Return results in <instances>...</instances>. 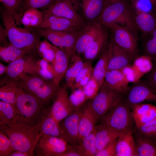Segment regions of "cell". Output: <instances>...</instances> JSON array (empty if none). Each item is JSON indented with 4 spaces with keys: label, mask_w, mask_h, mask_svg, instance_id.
<instances>
[{
    "label": "cell",
    "mask_w": 156,
    "mask_h": 156,
    "mask_svg": "<svg viewBox=\"0 0 156 156\" xmlns=\"http://www.w3.org/2000/svg\"><path fill=\"white\" fill-rule=\"evenodd\" d=\"M93 68L92 62L85 61L83 67L77 76L71 88L72 91L77 89H83L92 77Z\"/></svg>",
    "instance_id": "74e56055"
},
{
    "label": "cell",
    "mask_w": 156,
    "mask_h": 156,
    "mask_svg": "<svg viewBox=\"0 0 156 156\" xmlns=\"http://www.w3.org/2000/svg\"><path fill=\"white\" fill-rule=\"evenodd\" d=\"M75 145L81 156H95L97 152L95 136L93 131L80 143Z\"/></svg>",
    "instance_id": "e575fe53"
},
{
    "label": "cell",
    "mask_w": 156,
    "mask_h": 156,
    "mask_svg": "<svg viewBox=\"0 0 156 156\" xmlns=\"http://www.w3.org/2000/svg\"><path fill=\"white\" fill-rule=\"evenodd\" d=\"M135 126H140L156 119V105L143 103L130 107Z\"/></svg>",
    "instance_id": "44dd1931"
},
{
    "label": "cell",
    "mask_w": 156,
    "mask_h": 156,
    "mask_svg": "<svg viewBox=\"0 0 156 156\" xmlns=\"http://www.w3.org/2000/svg\"><path fill=\"white\" fill-rule=\"evenodd\" d=\"M125 95L110 88L104 82L96 96L88 102L98 122L114 104Z\"/></svg>",
    "instance_id": "52a82bcc"
},
{
    "label": "cell",
    "mask_w": 156,
    "mask_h": 156,
    "mask_svg": "<svg viewBox=\"0 0 156 156\" xmlns=\"http://www.w3.org/2000/svg\"><path fill=\"white\" fill-rule=\"evenodd\" d=\"M150 1L154 5L156 9V0H148Z\"/></svg>",
    "instance_id": "db71d44e"
},
{
    "label": "cell",
    "mask_w": 156,
    "mask_h": 156,
    "mask_svg": "<svg viewBox=\"0 0 156 156\" xmlns=\"http://www.w3.org/2000/svg\"><path fill=\"white\" fill-rule=\"evenodd\" d=\"M133 132L156 145V119L140 126L135 125Z\"/></svg>",
    "instance_id": "8d00e7d4"
},
{
    "label": "cell",
    "mask_w": 156,
    "mask_h": 156,
    "mask_svg": "<svg viewBox=\"0 0 156 156\" xmlns=\"http://www.w3.org/2000/svg\"><path fill=\"white\" fill-rule=\"evenodd\" d=\"M137 156H156V145L133 133Z\"/></svg>",
    "instance_id": "d6a6232c"
},
{
    "label": "cell",
    "mask_w": 156,
    "mask_h": 156,
    "mask_svg": "<svg viewBox=\"0 0 156 156\" xmlns=\"http://www.w3.org/2000/svg\"><path fill=\"white\" fill-rule=\"evenodd\" d=\"M55 0H24V11L30 8L46 10L51 6Z\"/></svg>",
    "instance_id": "bcb514c9"
},
{
    "label": "cell",
    "mask_w": 156,
    "mask_h": 156,
    "mask_svg": "<svg viewBox=\"0 0 156 156\" xmlns=\"http://www.w3.org/2000/svg\"><path fill=\"white\" fill-rule=\"evenodd\" d=\"M14 105L16 114V122L31 125L40 123L48 108L21 87L17 94Z\"/></svg>",
    "instance_id": "277c9868"
},
{
    "label": "cell",
    "mask_w": 156,
    "mask_h": 156,
    "mask_svg": "<svg viewBox=\"0 0 156 156\" xmlns=\"http://www.w3.org/2000/svg\"><path fill=\"white\" fill-rule=\"evenodd\" d=\"M28 54H31L27 51L17 48L10 44L6 45L0 46V47L1 60L9 64Z\"/></svg>",
    "instance_id": "1f68e13d"
},
{
    "label": "cell",
    "mask_w": 156,
    "mask_h": 156,
    "mask_svg": "<svg viewBox=\"0 0 156 156\" xmlns=\"http://www.w3.org/2000/svg\"><path fill=\"white\" fill-rule=\"evenodd\" d=\"M45 10L54 15L69 20L83 27L86 25L79 13L77 0H55Z\"/></svg>",
    "instance_id": "30bf717a"
},
{
    "label": "cell",
    "mask_w": 156,
    "mask_h": 156,
    "mask_svg": "<svg viewBox=\"0 0 156 156\" xmlns=\"http://www.w3.org/2000/svg\"><path fill=\"white\" fill-rule=\"evenodd\" d=\"M60 156H81L77 150L75 145L69 144L67 150Z\"/></svg>",
    "instance_id": "681fc988"
},
{
    "label": "cell",
    "mask_w": 156,
    "mask_h": 156,
    "mask_svg": "<svg viewBox=\"0 0 156 156\" xmlns=\"http://www.w3.org/2000/svg\"><path fill=\"white\" fill-rule=\"evenodd\" d=\"M98 21L87 24L80 32L75 47L76 53L81 56L105 30Z\"/></svg>",
    "instance_id": "9a60e30c"
},
{
    "label": "cell",
    "mask_w": 156,
    "mask_h": 156,
    "mask_svg": "<svg viewBox=\"0 0 156 156\" xmlns=\"http://www.w3.org/2000/svg\"><path fill=\"white\" fill-rule=\"evenodd\" d=\"M16 122V114L14 105L0 101V127Z\"/></svg>",
    "instance_id": "f35d334b"
},
{
    "label": "cell",
    "mask_w": 156,
    "mask_h": 156,
    "mask_svg": "<svg viewBox=\"0 0 156 156\" xmlns=\"http://www.w3.org/2000/svg\"><path fill=\"white\" fill-rule=\"evenodd\" d=\"M68 145L62 138L42 135L40 137L35 145L34 156H60L67 150Z\"/></svg>",
    "instance_id": "9c48e42d"
},
{
    "label": "cell",
    "mask_w": 156,
    "mask_h": 156,
    "mask_svg": "<svg viewBox=\"0 0 156 156\" xmlns=\"http://www.w3.org/2000/svg\"><path fill=\"white\" fill-rule=\"evenodd\" d=\"M106 0H77L79 14L86 25L97 21Z\"/></svg>",
    "instance_id": "ac0fdd59"
},
{
    "label": "cell",
    "mask_w": 156,
    "mask_h": 156,
    "mask_svg": "<svg viewBox=\"0 0 156 156\" xmlns=\"http://www.w3.org/2000/svg\"><path fill=\"white\" fill-rule=\"evenodd\" d=\"M1 16L10 43L14 47L25 50L35 55L38 54L37 48L40 38L32 29L22 28L14 17L3 8Z\"/></svg>",
    "instance_id": "6da1fadb"
},
{
    "label": "cell",
    "mask_w": 156,
    "mask_h": 156,
    "mask_svg": "<svg viewBox=\"0 0 156 156\" xmlns=\"http://www.w3.org/2000/svg\"><path fill=\"white\" fill-rule=\"evenodd\" d=\"M43 14L38 9L30 8L25 10L20 20V24L27 28H35L42 21Z\"/></svg>",
    "instance_id": "836d02e7"
},
{
    "label": "cell",
    "mask_w": 156,
    "mask_h": 156,
    "mask_svg": "<svg viewBox=\"0 0 156 156\" xmlns=\"http://www.w3.org/2000/svg\"><path fill=\"white\" fill-rule=\"evenodd\" d=\"M0 83V100L14 105L21 87L19 79H12L7 76L1 79Z\"/></svg>",
    "instance_id": "7402d4cb"
},
{
    "label": "cell",
    "mask_w": 156,
    "mask_h": 156,
    "mask_svg": "<svg viewBox=\"0 0 156 156\" xmlns=\"http://www.w3.org/2000/svg\"><path fill=\"white\" fill-rule=\"evenodd\" d=\"M129 3L135 12H156L155 8L148 0H130Z\"/></svg>",
    "instance_id": "b9f144b4"
},
{
    "label": "cell",
    "mask_w": 156,
    "mask_h": 156,
    "mask_svg": "<svg viewBox=\"0 0 156 156\" xmlns=\"http://www.w3.org/2000/svg\"><path fill=\"white\" fill-rule=\"evenodd\" d=\"M11 156H29V155L25 153L16 150L12 154Z\"/></svg>",
    "instance_id": "816d5d0a"
},
{
    "label": "cell",
    "mask_w": 156,
    "mask_h": 156,
    "mask_svg": "<svg viewBox=\"0 0 156 156\" xmlns=\"http://www.w3.org/2000/svg\"><path fill=\"white\" fill-rule=\"evenodd\" d=\"M40 123L36 125L16 122L0 127V131L9 139L16 150L34 156L35 145L40 137Z\"/></svg>",
    "instance_id": "7a4b0ae2"
},
{
    "label": "cell",
    "mask_w": 156,
    "mask_h": 156,
    "mask_svg": "<svg viewBox=\"0 0 156 156\" xmlns=\"http://www.w3.org/2000/svg\"><path fill=\"white\" fill-rule=\"evenodd\" d=\"M108 70H120L131 65L133 60L125 50L112 40L108 43Z\"/></svg>",
    "instance_id": "e0dca14e"
},
{
    "label": "cell",
    "mask_w": 156,
    "mask_h": 156,
    "mask_svg": "<svg viewBox=\"0 0 156 156\" xmlns=\"http://www.w3.org/2000/svg\"><path fill=\"white\" fill-rule=\"evenodd\" d=\"M21 87L48 107L52 103L60 87L52 79L37 74L24 75L19 79Z\"/></svg>",
    "instance_id": "5b68a950"
},
{
    "label": "cell",
    "mask_w": 156,
    "mask_h": 156,
    "mask_svg": "<svg viewBox=\"0 0 156 156\" xmlns=\"http://www.w3.org/2000/svg\"><path fill=\"white\" fill-rule=\"evenodd\" d=\"M3 8L13 16L20 24V20L24 12V0H0Z\"/></svg>",
    "instance_id": "d590c367"
},
{
    "label": "cell",
    "mask_w": 156,
    "mask_h": 156,
    "mask_svg": "<svg viewBox=\"0 0 156 156\" xmlns=\"http://www.w3.org/2000/svg\"><path fill=\"white\" fill-rule=\"evenodd\" d=\"M15 151L9 139L0 131V156H11Z\"/></svg>",
    "instance_id": "f6af8a7d"
},
{
    "label": "cell",
    "mask_w": 156,
    "mask_h": 156,
    "mask_svg": "<svg viewBox=\"0 0 156 156\" xmlns=\"http://www.w3.org/2000/svg\"><path fill=\"white\" fill-rule=\"evenodd\" d=\"M134 13V21L137 29L145 35H150L156 28V15L154 13Z\"/></svg>",
    "instance_id": "83f0119b"
},
{
    "label": "cell",
    "mask_w": 156,
    "mask_h": 156,
    "mask_svg": "<svg viewBox=\"0 0 156 156\" xmlns=\"http://www.w3.org/2000/svg\"><path fill=\"white\" fill-rule=\"evenodd\" d=\"M108 38L107 32L105 30L83 54V60L92 62L99 57L108 44Z\"/></svg>",
    "instance_id": "4316f807"
},
{
    "label": "cell",
    "mask_w": 156,
    "mask_h": 156,
    "mask_svg": "<svg viewBox=\"0 0 156 156\" xmlns=\"http://www.w3.org/2000/svg\"><path fill=\"white\" fill-rule=\"evenodd\" d=\"M36 74L44 78L53 80L52 65L42 58L37 60L36 64Z\"/></svg>",
    "instance_id": "60d3db41"
},
{
    "label": "cell",
    "mask_w": 156,
    "mask_h": 156,
    "mask_svg": "<svg viewBox=\"0 0 156 156\" xmlns=\"http://www.w3.org/2000/svg\"><path fill=\"white\" fill-rule=\"evenodd\" d=\"M109 28L112 34V40L127 52L133 60L139 56L137 35L126 27L115 25Z\"/></svg>",
    "instance_id": "ba28073f"
},
{
    "label": "cell",
    "mask_w": 156,
    "mask_h": 156,
    "mask_svg": "<svg viewBox=\"0 0 156 156\" xmlns=\"http://www.w3.org/2000/svg\"><path fill=\"white\" fill-rule=\"evenodd\" d=\"M104 82L110 88L125 94L129 81L121 70H107Z\"/></svg>",
    "instance_id": "484cf974"
},
{
    "label": "cell",
    "mask_w": 156,
    "mask_h": 156,
    "mask_svg": "<svg viewBox=\"0 0 156 156\" xmlns=\"http://www.w3.org/2000/svg\"><path fill=\"white\" fill-rule=\"evenodd\" d=\"M39 130L40 136L47 135L61 138L59 123L51 114L48 108L40 123Z\"/></svg>",
    "instance_id": "f1b7e54d"
},
{
    "label": "cell",
    "mask_w": 156,
    "mask_h": 156,
    "mask_svg": "<svg viewBox=\"0 0 156 156\" xmlns=\"http://www.w3.org/2000/svg\"><path fill=\"white\" fill-rule=\"evenodd\" d=\"M0 46H5L8 45L10 43H8L6 32L5 29L3 26L0 24Z\"/></svg>",
    "instance_id": "f907efd6"
},
{
    "label": "cell",
    "mask_w": 156,
    "mask_h": 156,
    "mask_svg": "<svg viewBox=\"0 0 156 156\" xmlns=\"http://www.w3.org/2000/svg\"><path fill=\"white\" fill-rule=\"evenodd\" d=\"M153 66L152 58L150 56L144 54L136 57L129 66L132 82L140 80L143 76L151 71Z\"/></svg>",
    "instance_id": "603a6c76"
},
{
    "label": "cell",
    "mask_w": 156,
    "mask_h": 156,
    "mask_svg": "<svg viewBox=\"0 0 156 156\" xmlns=\"http://www.w3.org/2000/svg\"><path fill=\"white\" fill-rule=\"evenodd\" d=\"M99 123L121 132L133 129L134 120L125 95L114 104Z\"/></svg>",
    "instance_id": "8992f818"
},
{
    "label": "cell",
    "mask_w": 156,
    "mask_h": 156,
    "mask_svg": "<svg viewBox=\"0 0 156 156\" xmlns=\"http://www.w3.org/2000/svg\"><path fill=\"white\" fill-rule=\"evenodd\" d=\"M72 56L57 47L55 57L51 64L53 69V80L58 86L64 76Z\"/></svg>",
    "instance_id": "ffe728a7"
},
{
    "label": "cell",
    "mask_w": 156,
    "mask_h": 156,
    "mask_svg": "<svg viewBox=\"0 0 156 156\" xmlns=\"http://www.w3.org/2000/svg\"><path fill=\"white\" fill-rule=\"evenodd\" d=\"M152 60L153 63V68L147 74L144 81L156 94V59Z\"/></svg>",
    "instance_id": "c3c4849f"
},
{
    "label": "cell",
    "mask_w": 156,
    "mask_h": 156,
    "mask_svg": "<svg viewBox=\"0 0 156 156\" xmlns=\"http://www.w3.org/2000/svg\"><path fill=\"white\" fill-rule=\"evenodd\" d=\"M48 108L58 123L76 109L70 98L67 88L64 87H59L51 104Z\"/></svg>",
    "instance_id": "8fae6325"
},
{
    "label": "cell",
    "mask_w": 156,
    "mask_h": 156,
    "mask_svg": "<svg viewBox=\"0 0 156 156\" xmlns=\"http://www.w3.org/2000/svg\"><path fill=\"white\" fill-rule=\"evenodd\" d=\"M56 47L44 38L43 40L40 41L39 44L37 48L38 55L52 64L55 57Z\"/></svg>",
    "instance_id": "ab89813d"
},
{
    "label": "cell",
    "mask_w": 156,
    "mask_h": 156,
    "mask_svg": "<svg viewBox=\"0 0 156 156\" xmlns=\"http://www.w3.org/2000/svg\"><path fill=\"white\" fill-rule=\"evenodd\" d=\"M6 66H5L1 62L0 63V75L1 76L6 73Z\"/></svg>",
    "instance_id": "f5cc1de1"
},
{
    "label": "cell",
    "mask_w": 156,
    "mask_h": 156,
    "mask_svg": "<svg viewBox=\"0 0 156 156\" xmlns=\"http://www.w3.org/2000/svg\"><path fill=\"white\" fill-rule=\"evenodd\" d=\"M36 56L28 54L11 62L6 66V73L9 77L19 79L24 75L36 74Z\"/></svg>",
    "instance_id": "2e32d148"
},
{
    "label": "cell",
    "mask_w": 156,
    "mask_h": 156,
    "mask_svg": "<svg viewBox=\"0 0 156 156\" xmlns=\"http://www.w3.org/2000/svg\"><path fill=\"white\" fill-rule=\"evenodd\" d=\"M118 138L97 152L95 156H116V147Z\"/></svg>",
    "instance_id": "7dc6e473"
},
{
    "label": "cell",
    "mask_w": 156,
    "mask_h": 156,
    "mask_svg": "<svg viewBox=\"0 0 156 156\" xmlns=\"http://www.w3.org/2000/svg\"><path fill=\"white\" fill-rule=\"evenodd\" d=\"M144 41L143 50L144 55L156 59V28Z\"/></svg>",
    "instance_id": "7bdbcfd3"
},
{
    "label": "cell",
    "mask_w": 156,
    "mask_h": 156,
    "mask_svg": "<svg viewBox=\"0 0 156 156\" xmlns=\"http://www.w3.org/2000/svg\"><path fill=\"white\" fill-rule=\"evenodd\" d=\"M125 97L130 107L147 102L156 103V94L144 80L129 86Z\"/></svg>",
    "instance_id": "7c38bea8"
},
{
    "label": "cell",
    "mask_w": 156,
    "mask_h": 156,
    "mask_svg": "<svg viewBox=\"0 0 156 156\" xmlns=\"http://www.w3.org/2000/svg\"><path fill=\"white\" fill-rule=\"evenodd\" d=\"M100 88L97 82L92 77L82 89L86 99L90 100L93 99L98 94Z\"/></svg>",
    "instance_id": "ee69618b"
},
{
    "label": "cell",
    "mask_w": 156,
    "mask_h": 156,
    "mask_svg": "<svg viewBox=\"0 0 156 156\" xmlns=\"http://www.w3.org/2000/svg\"><path fill=\"white\" fill-rule=\"evenodd\" d=\"M84 62L81 56L76 53L72 56L64 76L65 79L64 87L71 88L77 76L83 67Z\"/></svg>",
    "instance_id": "f546056e"
},
{
    "label": "cell",
    "mask_w": 156,
    "mask_h": 156,
    "mask_svg": "<svg viewBox=\"0 0 156 156\" xmlns=\"http://www.w3.org/2000/svg\"><path fill=\"white\" fill-rule=\"evenodd\" d=\"M93 131L95 134L97 152L117 138L122 133L101 123L95 126Z\"/></svg>",
    "instance_id": "d6986e66"
},
{
    "label": "cell",
    "mask_w": 156,
    "mask_h": 156,
    "mask_svg": "<svg viewBox=\"0 0 156 156\" xmlns=\"http://www.w3.org/2000/svg\"><path fill=\"white\" fill-rule=\"evenodd\" d=\"M82 111V107L76 109L59 123L61 138L68 144L75 145L77 144L79 122Z\"/></svg>",
    "instance_id": "5bb4252c"
},
{
    "label": "cell",
    "mask_w": 156,
    "mask_h": 156,
    "mask_svg": "<svg viewBox=\"0 0 156 156\" xmlns=\"http://www.w3.org/2000/svg\"><path fill=\"white\" fill-rule=\"evenodd\" d=\"M116 150V156H137L133 129L123 132L119 135Z\"/></svg>",
    "instance_id": "d4e9b609"
},
{
    "label": "cell",
    "mask_w": 156,
    "mask_h": 156,
    "mask_svg": "<svg viewBox=\"0 0 156 156\" xmlns=\"http://www.w3.org/2000/svg\"><path fill=\"white\" fill-rule=\"evenodd\" d=\"M82 114L79 124L78 144L92 133L99 122L90 109L88 103L82 109Z\"/></svg>",
    "instance_id": "cb8c5ba5"
},
{
    "label": "cell",
    "mask_w": 156,
    "mask_h": 156,
    "mask_svg": "<svg viewBox=\"0 0 156 156\" xmlns=\"http://www.w3.org/2000/svg\"><path fill=\"white\" fill-rule=\"evenodd\" d=\"M108 59L107 45L99 56L92 71V77L97 82L100 88L104 82L105 75L108 70Z\"/></svg>",
    "instance_id": "4dcf8cb0"
},
{
    "label": "cell",
    "mask_w": 156,
    "mask_h": 156,
    "mask_svg": "<svg viewBox=\"0 0 156 156\" xmlns=\"http://www.w3.org/2000/svg\"><path fill=\"white\" fill-rule=\"evenodd\" d=\"M134 17V12L127 0H105L97 21L108 28L115 25L127 27L137 35Z\"/></svg>",
    "instance_id": "3957f363"
},
{
    "label": "cell",
    "mask_w": 156,
    "mask_h": 156,
    "mask_svg": "<svg viewBox=\"0 0 156 156\" xmlns=\"http://www.w3.org/2000/svg\"><path fill=\"white\" fill-rule=\"evenodd\" d=\"M106 0L113 1V0Z\"/></svg>",
    "instance_id": "11a10c76"
},
{
    "label": "cell",
    "mask_w": 156,
    "mask_h": 156,
    "mask_svg": "<svg viewBox=\"0 0 156 156\" xmlns=\"http://www.w3.org/2000/svg\"><path fill=\"white\" fill-rule=\"evenodd\" d=\"M42 12V21L38 27L35 28L57 31L79 32L84 27L69 20L51 14L46 10Z\"/></svg>",
    "instance_id": "4fadbf2b"
}]
</instances>
